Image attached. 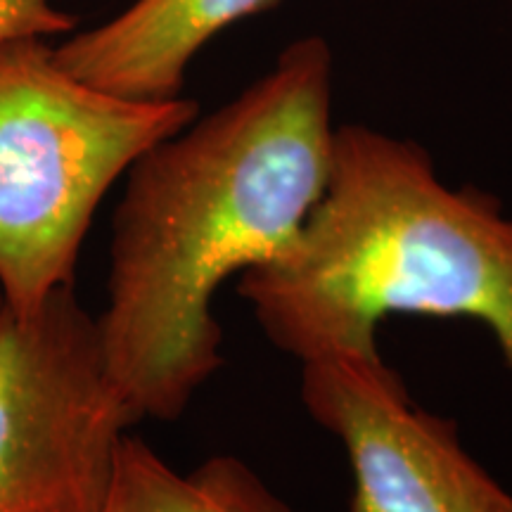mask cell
I'll return each instance as SVG.
<instances>
[{
  "mask_svg": "<svg viewBox=\"0 0 512 512\" xmlns=\"http://www.w3.org/2000/svg\"><path fill=\"white\" fill-rule=\"evenodd\" d=\"M332 140V50L304 36L126 171L98 330L138 422L178 420L219 373L216 294L292 245L323 195Z\"/></svg>",
  "mask_w": 512,
  "mask_h": 512,
  "instance_id": "1",
  "label": "cell"
},
{
  "mask_svg": "<svg viewBox=\"0 0 512 512\" xmlns=\"http://www.w3.org/2000/svg\"><path fill=\"white\" fill-rule=\"evenodd\" d=\"M238 294L299 361L377 349L394 313L472 318L512 382V216L491 192L448 188L425 147L335 128L323 195L290 247L245 271Z\"/></svg>",
  "mask_w": 512,
  "mask_h": 512,
  "instance_id": "2",
  "label": "cell"
},
{
  "mask_svg": "<svg viewBox=\"0 0 512 512\" xmlns=\"http://www.w3.org/2000/svg\"><path fill=\"white\" fill-rule=\"evenodd\" d=\"M197 112L183 95L140 102L98 91L62 69L41 36L0 43V290L10 313L74 287L107 192Z\"/></svg>",
  "mask_w": 512,
  "mask_h": 512,
  "instance_id": "3",
  "label": "cell"
},
{
  "mask_svg": "<svg viewBox=\"0 0 512 512\" xmlns=\"http://www.w3.org/2000/svg\"><path fill=\"white\" fill-rule=\"evenodd\" d=\"M138 418L98 330L62 287L0 320V512H100L114 458Z\"/></svg>",
  "mask_w": 512,
  "mask_h": 512,
  "instance_id": "4",
  "label": "cell"
},
{
  "mask_svg": "<svg viewBox=\"0 0 512 512\" xmlns=\"http://www.w3.org/2000/svg\"><path fill=\"white\" fill-rule=\"evenodd\" d=\"M302 401L347 451L351 512H512V491L467 453L458 422L418 406L377 349L306 358Z\"/></svg>",
  "mask_w": 512,
  "mask_h": 512,
  "instance_id": "5",
  "label": "cell"
},
{
  "mask_svg": "<svg viewBox=\"0 0 512 512\" xmlns=\"http://www.w3.org/2000/svg\"><path fill=\"white\" fill-rule=\"evenodd\" d=\"M280 0H136L110 22L55 48L76 79L117 98H181L185 72L216 34Z\"/></svg>",
  "mask_w": 512,
  "mask_h": 512,
  "instance_id": "6",
  "label": "cell"
},
{
  "mask_svg": "<svg viewBox=\"0 0 512 512\" xmlns=\"http://www.w3.org/2000/svg\"><path fill=\"white\" fill-rule=\"evenodd\" d=\"M100 512H297L235 456L178 472L145 439H121Z\"/></svg>",
  "mask_w": 512,
  "mask_h": 512,
  "instance_id": "7",
  "label": "cell"
},
{
  "mask_svg": "<svg viewBox=\"0 0 512 512\" xmlns=\"http://www.w3.org/2000/svg\"><path fill=\"white\" fill-rule=\"evenodd\" d=\"M76 19L50 0H0V43L22 36H55L72 31Z\"/></svg>",
  "mask_w": 512,
  "mask_h": 512,
  "instance_id": "8",
  "label": "cell"
},
{
  "mask_svg": "<svg viewBox=\"0 0 512 512\" xmlns=\"http://www.w3.org/2000/svg\"><path fill=\"white\" fill-rule=\"evenodd\" d=\"M5 311H8V304H5V297H3V290H0V320H3Z\"/></svg>",
  "mask_w": 512,
  "mask_h": 512,
  "instance_id": "9",
  "label": "cell"
}]
</instances>
